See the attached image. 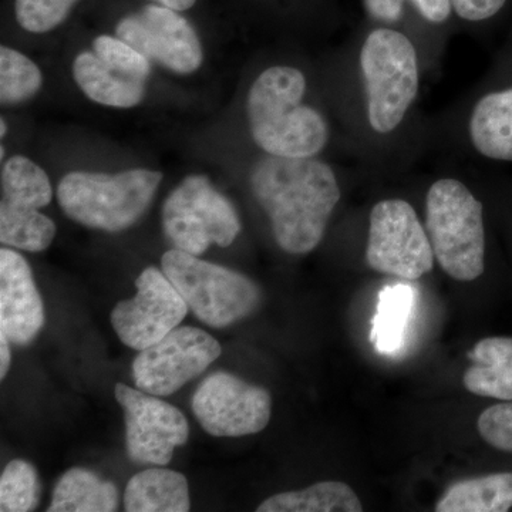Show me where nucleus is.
<instances>
[{
    "label": "nucleus",
    "instance_id": "obj_33",
    "mask_svg": "<svg viewBox=\"0 0 512 512\" xmlns=\"http://www.w3.org/2000/svg\"><path fill=\"white\" fill-rule=\"evenodd\" d=\"M9 342L8 335L3 330H0V352H2V356H0V377L2 379H5L6 375H8L10 367Z\"/></svg>",
    "mask_w": 512,
    "mask_h": 512
},
{
    "label": "nucleus",
    "instance_id": "obj_26",
    "mask_svg": "<svg viewBox=\"0 0 512 512\" xmlns=\"http://www.w3.org/2000/svg\"><path fill=\"white\" fill-rule=\"evenodd\" d=\"M39 497L40 483L35 467L23 460L10 461L0 477V511L36 510Z\"/></svg>",
    "mask_w": 512,
    "mask_h": 512
},
{
    "label": "nucleus",
    "instance_id": "obj_11",
    "mask_svg": "<svg viewBox=\"0 0 512 512\" xmlns=\"http://www.w3.org/2000/svg\"><path fill=\"white\" fill-rule=\"evenodd\" d=\"M192 412L202 429L215 437L259 433L271 420V394L227 372L208 376L192 397Z\"/></svg>",
    "mask_w": 512,
    "mask_h": 512
},
{
    "label": "nucleus",
    "instance_id": "obj_18",
    "mask_svg": "<svg viewBox=\"0 0 512 512\" xmlns=\"http://www.w3.org/2000/svg\"><path fill=\"white\" fill-rule=\"evenodd\" d=\"M470 136L483 156L512 161V87L478 101L470 120Z\"/></svg>",
    "mask_w": 512,
    "mask_h": 512
},
{
    "label": "nucleus",
    "instance_id": "obj_7",
    "mask_svg": "<svg viewBox=\"0 0 512 512\" xmlns=\"http://www.w3.org/2000/svg\"><path fill=\"white\" fill-rule=\"evenodd\" d=\"M163 229L175 249L200 256L211 245L234 244L241 221L232 202L207 175L191 174L168 194Z\"/></svg>",
    "mask_w": 512,
    "mask_h": 512
},
{
    "label": "nucleus",
    "instance_id": "obj_32",
    "mask_svg": "<svg viewBox=\"0 0 512 512\" xmlns=\"http://www.w3.org/2000/svg\"><path fill=\"white\" fill-rule=\"evenodd\" d=\"M366 6L376 18L394 20L400 16L402 0H366Z\"/></svg>",
    "mask_w": 512,
    "mask_h": 512
},
{
    "label": "nucleus",
    "instance_id": "obj_12",
    "mask_svg": "<svg viewBox=\"0 0 512 512\" xmlns=\"http://www.w3.org/2000/svg\"><path fill=\"white\" fill-rule=\"evenodd\" d=\"M137 295L111 312V325L128 348L144 350L183 322L187 302L164 271L148 266L136 281Z\"/></svg>",
    "mask_w": 512,
    "mask_h": 512
},
{
    "label": "nucleus",
    "instance_id": "obj_5",
    "mask_svg": "<svg viewBox=\"0 0 512 512\" xmlns=\"http://www.w3.org/2000/svg\"><path fill=\"white\" fill-rule=\"evenodd\" d=\"M161 266L192 313L211 328H227L261 303V289L252 279L200 256L170 249Z\"/></svg>",
    "mask_w": 512,
    "mask_h": 512
},
{
    "label": "nucleus",
    "instance_id": "obj_1",
    "mask_svg": "<svg viewBox=\"0 0 512 512\" xmlns=\"http://www.w3.org/2000/svg\"><path fill=\"white\" fill-rule=\"evenodd\" d=\"M251 187L271 221L276 244L292 255L318 247L340 200L332 168L313 157L266 154L252 168Z\"/></svg>",
    "mask_w": 512,
    "mask_h": 512
},
{
    "label": "nucleus",
    "instance_id": "obj_10",
    "mask_svg": "<svg viewBox=\"0 0 512 512\" xmlns=\"http://www.w3.org/2000/svg\"><path fill=\"white\" fill-rule=\"evenodd\" d=\"M221 352L210 333L192 326L175 328L160 342L140 350L133 363L134 383L153 396H170L205 372Z\"/></svg>",
    "mask_w": 512,
    "mask_h": 512
},
{
    "label": "nucleus",
    "instance_id": "obj_22",
    "mask_svg": "<svg viewBox=\"0 0 512 512\" xmlns=\"http://www.w3.org/2000/svg\"><path fill=\"white\" fill-rule=\"evenodd\" d=\"M2 202L25 210H40L53 200L46 171L32 158L16 154L2 163Z\"/></svg>",
    "mask_w": 512,
    "mask_h": 512
},
{
    "label": "nucleus",
    "instance_id": "obj_4",
    "mask_svg": "<svg viewBox=\"0 0 512 512\" xmlns=\"http://www.w3.org/2000/svg\"><path fill=\"white\" fill-rule=\"evenodd\" d=\"M426 227L434 258L448 276L471 282L484 274L483 204L466 185L450 178L431 185Z\"/></svg>",
    "mask_w": 512,
    "mask_h": 512
},
{
    "label": "nucleus",
    "instance_id": "obj_13",
    "mask_svg": "<svg viewBox=\"0 0 512 512\" xmlns=\"http://www.w3.org/2000/svg\"><path fill=\"white\" fill-rule=\"evenodd\" d=\"M116 399L126 420L128 457L138 464L167 466L175 448L190 436L184 414L157 396L123 383L116 384Z\"/></svg>",
    "mask_w": 512,
    "mask_h": 512
},
{
    "label": "nucleus",
    "instance_id": "obj_24",
    "mask_svg": "<svg viewBox=\"0 0 512 512\" xmlns=\"http://www.w3.org/2000/svg\"><path fill=\"white\" fill-rule=\"evenodd\" d=\"M43 72L30 57L10 46L0 47V103L22 106L42 92Z\"/></svg>",
    "mask_w": 512,
    "mask_h": 512
},
{
    "label": "nucleus",
    "instance_id": "obj_27",
    "mask_svg": "<svg viewBox=\"0 0 512 512\" xmlns=\"http://www.w3.org/2000/svg\"><path fill=\"white\" fill-rule=\"evenodd\" d=\"M80 0H15L19 28L30 35H47L60 28Z\"/></svg>",
    "mask_w": 512,
    "mask_h": 512
},
{
    "label": "nucleus",
    "instance_id": "obj_3",
    "mask_svg": "<svg viewBox=\"0 0 512 512\" xmlns=\"http://www.w3.org/2000/svg\"><path fill=\"white\" fill-rule=\"evenodd\" d=\"M164 174L130 168L116 174L72 171L57 187V201L70 220L83 227L121 232L133 227L156 197Z\"/></svg>",
    "mask_w": 512,
    "mask_h": 512
},
{
    "label": "nucleus",
    "instance_id": "obj_35",
    "mask_svg": "<svg viewBox=\"0 0 512 512\" xmlns=\"http://www.w3.org/2000/svg\"><path fill=\"white\" fill-rule=\"evenodd\" d=\"M0 126H2V138H5L6 134H8V123H6L5 119L0 120Z\"/></svg>",
    "mask_w": 512,
    "mask_h": 512
},
{
    "label": "nucleus",
    "instance_id": "obj_28",
    "mask_svg": "<svg viewBox=\"0 0 512 512\" xmlns=\"http://www.w3.org/2000/svg\"><path fill=\"white\" fill-rule=\"evenodd\" d=\"M92 50L107 66L116 72L136 79L146 80L153 74V63L136 47L117 36L99 35L94 37Z\"/></svg>",
    "mask_w": 512,
    "mask_h": 512
},
{
    "label": "nucleus",
    "instance_id": "obj_19",
    "mask_svg": "<svg viewBox=\"0 0 512 512\" xmlns=\"http://www.w3.org/2000/svg\"><path fill=\"white\" fill-rule=\"evenodd\" d=\"M512 508V473L457 481L436 504L437 512H507Z\"/></svg>",
    "mask_w": 512,
    "mask_h": 512
},
{
    "label": "nucleus",
    "instance_id": "obj_16",
    "mask_svg": "<svg viewBox=\"0 0 512 512\" xmlns=\"http://www.w3.org/2000/svg\"><path fill=\"white\" fill-rule=\"evenodd\" d=\"M471 366L463 376L468 392L512 402V338L481 339L467 353Z\"/></svg>",
    "mask_w": 512,
    "mask_h": 512
},
{
    "label": "nucleus",
    "instance_id": "obj_20",
    "mask_svg": "<svg viewBox=\"0 0 512 512\" xmlns=\"http://www.w3.org/2000/svg\"><path fill=\"white\" fill-rule=\"evenodd\" d=\"M119 507V491L86 468H72L53 491L49 512H111Z\"/></svg>",
    "mask_w": 512,
    "mask_h": 512
},
{
    "label": "nucleus",
    "instance_id": "obj_6",
    "mask_svg": "<svg viewBox=\"0 0 512 512\" xmlns=\"http://www.w3.org/2000/svg\"><path fill=\"white\" fill-rule=\"evenodd\" d=\"M365 77L369 123L377 133H390L402 123L419 92V64L409 37L377 29L360 52Z\"/></svg>",
    "mask_w": 512,
    "mask_h": 512
},
{
    "label": "nucleus",
    "instance_id": "obj_23",
    "mask_svg": "<svg viewBox=\"0 0 512 512\" xmlns=\"http://www.w3.org/2000/svg\"><path fill=\"white\" fill-rule=\"evenodd\" d=\"M56 237L55 222L40 210H25L0 202V242L6 247L43 252Z\"/></svg>",
    "mask_w": 512,
    "mask_h": 512
},
{
    "label": "nucleus",
    "instance_id": "obj_8",
    "mask_svg": "<svg viewBox=\"0 0 512 512\" xmlns=\"http://www.w3.org/2000/svg\"><path fill=\"white\" fill-rule=\"evenodd\" d=\"M367 265L373 271L416 281L433 271L429 235L409 202L384 200L370 212Z\"/></svg>",
    "mask_w": 512,
    "mask_h": 512
},
{
    "label": "nucleus",
    "instance_id": "obj_31",
    "mask_svg": "<svg viewBox=\"0 0 512 512\" xmlns=\"http://www.w3.org/2000/svg\"><path fill=\"white\" fill-rule=\"evenodd\" d=\"M421 15L433 23L446 22L451 12V0H413Z\"/></svg>",
    "mask_w": 512,
    "mask_h": 512
},
{
    "label": "nucleus",
    "instance_id": "obj_29",
    "mask_svg": "<svg viewBox=\"0 0 512 512\" xmlns=\"http://www.w3.org/2000/svg\"><path fill=\"white\" fill-rule=\"evenodd\" d=\"M477 429L485 443L512 453V402L494 404L478 417Z\"/></svg>",
    "mask_w": 512,
    "mask_h": 512
},
{
    "label": "nucleus",
    "instance_id": "obj_25",
    "mask_svg": "<svg viewBox=\"0 0 512 512\" xmlns=\"http://www.w3.org/2000/svg\"><path fill=\"white\" fill-rule=\"evenodd\" d=\"M412 303V289L407 286H392L380 293V303L370 333V339L380 352L394 353L402 345L404 325Z\"/></svg>",
    "mask_w": 512,
    "mask_h": 512
},
{
    "label": "nucleus",
    "instance_id": "obj_30",
    "mask_svg": "<svg viewBox=\"0 0 512 512\" xmlns=\"http://www.w3.org/2000/svg\"><path fill=\"white\" fill-rule=\"evenodd\" d=\"M460 18L470 22H480L497 15L505 5V0H451Z\"/></svg>",
    "mask_w": 512,
    "mask_h": 512
},
{
    "label": "nucleus",
    "instance_id": "obj_9",
    "mask_svg": "<svg viewBox=\"0 0 512 512\" xmlns=\"http://www.w3.org/2000/svg\"><path fill=\"white\" fill-rule=\"evenodd\" d=\"M116 36L167 72L191 76L204 63V46L183 12L148 3L117 22Z\"/></svg>",
    "mask_w": 512,
    "mask_h": 512
},
{
    "label": "nucleus",
    "instance_id": "obj_15",
    "mask_svg": "<svg viewBox=\"0 0 512 512\" xmlns=\"http://www.w3.org/2000/svg\"><path fill=\"white\" fill-rule=\"evenodd\" d=\"M72 76L77 89L99 106L130 110L146 99V80L116 72L93 50H83L74 56Z\"/></svg>",
    "mask_w": 512,
    "mask_h": 512
},
{
    "label": "nucleus",
    "instance_id": "obj_17",
    "mask_svg": "<svg viewBox=\"0 0 512 512\" xmlns=\"http://www.w3.org/2000/svg\"><path fill=\"white\" fill-rule=\"evenodd\" d=\"M190 505L187 478L165 468L136 474L124 493V510L128 512H185Z\"/></svg>",
    "mask_w": 512,
    "mask_h": 512
},
{
    "label": "nucleus",
    "instance_id": "obj_21",
    "mask_svg": "<svg viewBox=\"0 0 512 512\" xmlns=\"http://www.w3.org/2000/svg\"><path fill=\"white\" fill-rule=\"evenodd\" d=\"M258 512H360L362 503L350 485L323 481L301 491H289L266 498Z\"/></svg>",
    "mask_w": 512,
    "mask_h": 512
},
{
    "label": "nucleus",
    "instance_id": "obj_14",
    "mask_svg": "<svg viewBox=\"0 0 512 512\" xmlns=\"http://www.w3.org/2000/svg\"><path fill=\"white\" fill-rule=\"evenodd\" d=\"M45 325L43 302L25 256L0 249V330L10 342L26 346Z\"/></svg>",
    "mask_w": 512,
    "mask_h": 512
},
{
    "label": "nucleus",
    "instance_id": "obj_34",
    "mask_svg": "<svg viewBox=\"0 0 512 512\" xmlns=\"http://www.w3.org/2000/svg\"><path fill=\"white\" fill-rule=\"evenodd\" d=\"M150 2L177 10V12H187V10L194 8L197 0H150Z\"/></svg>",
    "mask_w": 512,
    "mask_h": 512
},
{
    "label": "nucleus",
    "instance_id": "obj_2",
    "mask_svg": "<svg viewBox=\"0 0 512 512\" xmlns=\"http://www.w3.org/2000/svg\"><path fill=\"white\" fill-rule=\"evenodd\" d=\"M305 93V74L289 66L269 67L249 87V131L269 156L313 157L328 144V123L318 110L302 104Z\"/></svg>",
    "mask_w": 512,
    "mask_h": 512
}]
</instances>
